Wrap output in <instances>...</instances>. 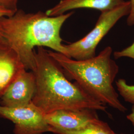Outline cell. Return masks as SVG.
Wrapping results in <instances>:
<instances>
[{"label": "cell", "instance_id": "cell-1", "mask_svg": "<svg viewBox=\"0 0 134 134\" xmlns=\"http://www.w3.org/2000/svg\"><path fill=\"white\" fill-rule=\"evenodd\" d=\"M74 13L50 16L41 11L26 13L18 10L10 16L0 18V36L17 54L25 69L32 71L36 47H47L66 56L60 31Z\"/></svg>", "mask_w": 134, "mask_h": 134}, {"label": "cell", "instance_id": "cell-2", "mask_svg": "<svg viewBox=\"0 0 134 134\" xmlns=\"http://www.w3.org/2000/svg\"><path fill=\"white\" fill-rule=\"evenodd\" d=\"M36 80L32 103L45 114L57 110L91 109L107 113L105 105L72 82L62 68L43 47L34 50Z\"/></svg>", "mask_w": 134, "mask_h": 134}, {"label": "cell", "instance_id": "cell-3", "mask_svg": "<svg viewBox=\"0 0 134 134\" xmlns=\"http://www.w3.org/2000/svg\"><path fill=\"white\" fill-rule=\"evenodd\" d=\"M47 51L66 75L96 100L121 112L127 110L113 86L119 67L111 57V47L107 46L98 55L82 60L73 59L53 50Z\"/></svg>", "mask_w": 134, "mask_h": 134}, {"label": "cell", "instance_id": "cell-4", "mask_svg": "<svg viewBox=\"0 0 134 134\" xmlns=\"http://www.w3.org/2000/svg\"><path fill=\"white\" fill-rule=\"evenodd\" d=\"M130 10V1H125L112 10L101 12L94 27L88 34L78 41L64 45L66 56L77 60L96 56L99 43L121 19L129 14Z\"/></svg>", "mask_w": 134, "mask_h": 134}, {"label": "cell", "instance_id": "cell-5", "mask_svg": "<svg viewBox=\"0 0 134 134\" xmlns=\"http://www.w3.org/2000/svg\"><path fill=\"white\" fill-rule=\"evenodd\" d=\"M0 116L13 122L14 134H43L50 132L45 114L32 102L15 108L0 105Z\"/></svg>", "mask_w": 134, "mask_h": 134}, {"label": "cell", "instance_id": "cell-6", "mask_svg": "<svg viewBox=\"0 0 134 134\" xmlns=\"http://www.w3.org/2000/svg\"><path fill=\"white\" fill-rule=\"evenodd\" d=\"M35 90L34 72L24 69L0 97V105L10 108L27 105L32 102Z\"/></svg>", "mask_w": 134, "mask_h": 134}, {"label": "cell", "instance_id": "cell-7", "mask_svg": "<svg viewBox=\"0 0 134 134\" xmlns=\"http://www.w3.org/2000/svg\"><path fill=\"white\" fill-rule=\"evenodd\" d=\"M96 111L87 108L62 109L45 114V118L51 127L71 131L99 119Z\"/></svg>", "mask_w": 134, "mask_h": 134}, {"label": "cell", "instance_id": "cell-8", "mask_svg": "<svg viewBox=\"0 0 134 134\" xmlns=\"http://www.w3.org/2000/svg\"><path fill=\"white\" fill-rule=\"evenodd\" d=\"M25 69L19 57L5 40H0V97L10 84Z\"/></svg>", "mask_w": 134, "mask_h": 134}, {"label": "cell", "instance_id": "cell-9", "mask_svg": "<svg viewBox=\"0 0 134 134\" xmlns=\"http://www.w3.org/2000/svg\"><path fill=\"white\" fill-rule=\"evenodd\" d=\"M124 2V0H60L57 5L45 13L49 16H55L81 8L92 9L102 12L112 10Z\"/></svg>", "mask_w": 134, "mask_h": 134}, {"label": "cell", "instance_id": "cell-10", "mask_svg": "<svg viewBox=\"0 0 134 134\" xmlns=\"http://www.w3.org/2000/svg\"><path fill=\"white\" fill-rule=\"evenodd\" d=\"M49 132L55 134H117L107 123L99 119L75 131H65L50 127Z\"/></svg>", "mask_w": 134, "mask_h": 134}, {"label": "cell", "instance_id": "cell-11", "mask_svg": "<svg viewBox=\"0 0 134 134\" xmlns=\"http://www.w3.org/2000/svg\"><path fill=\"white\" fill-rule=\"evenodd\" d=\"M117 91L124 100L134 104V85H130L123 79L116 81Z\"/></svg>", "mask_w": 134, "mask_h": 134}, {"label": "cell", "instance_id": "cell-12", "mask_svg": "<svg viewBox=\"0 0 134 134\" xmlns=\"http://www.w3.org/2000/svg\"><path fill=\"white\" fill-rule=\"evenodd\" d=\"M116 59L121 58H129L134 60V41L131 45L120 51H116L113 53Z\"/></svg>", "mask_w": 134, "mask_h": 134}, {"label": "cell", "instance_id": "cell-13", "mask_svg": "<svg viewBox=\"0 0 134 134\" xmlns=\"http://www.w3.org/2000/svg\"><path fill=\"white\" fill-rule=\"evenodd\" d=\"M19 0H0V9H3L14 14L18 10Z\"/></svg>", "mask_w": 134, "mask_h": 134}, {"label": "cell", "instance_id": "cell-14", "mask_svg": "<svg viewBox=\"0 0 134 134\" xmlns=\"http://www.w3.org/2000/svg\"><path fill=\"white\" fill-rule=\"evenodd\" d=\"M130 10L127 19V24L130 26L134 25V0H130Z\"/></svg>", "mask_w": 134, "mask_h": 134}, {"label": "cell", "instance_id": "cell-15", "mask_svg": "<svg viewBox=\"0 0 134 134\" xmlns=\"http://www.w3.org/2000/svg\"><path fill=\"white\" fill-rule=\"evenodd\" d=\"M127 119L129 120L134 127V104L132 107L131 113L127 116Z\"/></svg>", "mask_w": 134, "mask_h": 134}, {"label": "cell", "instance_id": "cell-16", "mask_svg": "<svg viewBox=\"0 0 134 134\" xmlns=\"http://www.w3.org/2000/svg\"><path fill=\"white\" fill-rule=\"evenodd\" d=\"M14 14L7 10L0 9V18L2 16H10Z\"/></svg>", "mask_w": 134, "mask_h": 134}, {"label": "cell", "instance_id": "cell-17", "mask_svg": "<svg viewBox=\"0 0 134 134\" xmlns=\"http://www.w3.org/2000/svg\"><path fill=\"white\" fill-rule=\"evenodd\" d=\"M123 134V133H121V134Z\"/></svg>", "mask_w": 134, "mask_h": 134}, {"label": "cell", "instance_id": "cell-18", "mask_svg": "<svg viewBox=\"0 0 134 134\" xmlns=\"http://www.w3.org/2000/svg\"><path fill=\"white\" fill-rule=\"evenodd\" d=\"M1 37L0 36V40H1Z\"/></svg>", "mask_w": 134, "mask_h": 134}]
</instances>
